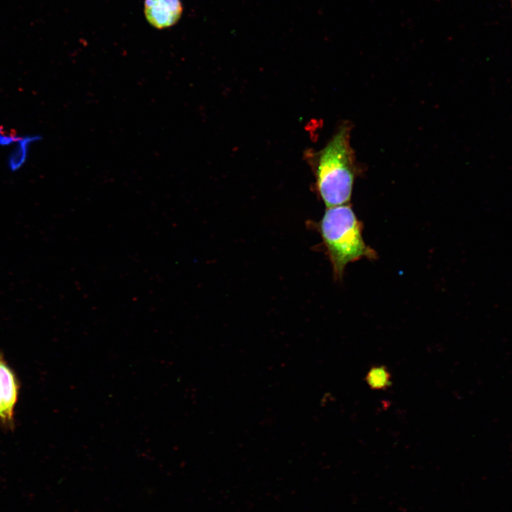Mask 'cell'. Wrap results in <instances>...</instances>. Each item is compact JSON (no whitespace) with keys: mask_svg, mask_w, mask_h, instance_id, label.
<instances>
[{"mask_svg":"<svg viewBox=\"0 0 512 512\" xmlns=\"http://www.w3.org/2000/svg\"><path fill=\"white\" fill-rule=\"evenodd\" d=\"M351 130V124L343 123L316 154V186L326 208L348 204L351 198L358 167L350 144Z\"/></svg>","mask_w":512,"mask_h":512,"instance_id":"obj_1","label":"cell"},{"mask_svg":"<svg viewBox=\"0 0 512 512\" xmlns=\"http://www.w3.org/2000/svg\"><path fill=\"white\" fill-rule=\"evenodd\" d=\"M319 230L336 279H342L349 263L376 257L375 250L364 242L362 223L349 203L327 208Z\"/></svg>","mask_w":512,"mask_h":512,"instance_id":"obj_2","label":"cell"},{"mask_svg":"<svg viewBox=\"0 0 512 512\" xmlns=\"http://www.w3.org/2000/svg\"><path fill=\"white\" fill-rule=\"evenodd\" d=\"M18 394L16 377L0 353V420L5 425L13 422Z\"/></svg>","mask_w":512,"mask_h":512,"instance_id":"obj_3","label":"cell"},{"mask_svg":"<svg viewBox=\"0 0 512 512\" xmlns=\"http://www.w3.org/2000/svg\"><path fill=\"white\" fill-rule=\"evenodd\" d=\"M181 0H145L144 14L147 21L158 29L176 24L182 14Z\"/></svg>","mask_w":512,"mask_h":512,"instance_id":"obj_4","label":"cell"},{"mask_svg":"<svg viewBox=\"0 0 512 512\" xmlns=\"http://www.w3.org/2000/svg\"><path fill=\"white\" fill-rule=\"evenodd\" d=\"M41 136L38 134H29L22 136L19 141L14 144L7 158L9 169L15 172L21 169L27 161L31 145L40 141Z\"/></svg>","mask_w":512,"mask_h":512,"instance_id":"obj_5","label":"cell"},{"mask_svg":"<svg viewBox=\"0 0 512 512\" xmlns=\"http://www.w3.org/2000/svg\"><path fill=\"white\" fill-rule=\"evenodd\" d=\"M366 381L371 389L384 390L391 385V375L385 366H374L367 373Z\"/></svg>","mask_w":512,"mask_h":512,"instance_id":"obj_6","label":"cell"},{"mask_svg":"<svg viewBox=\"0 0 512 512\" xmlns=\"http://www.w3.org/2000/svg\"><path fill=\"white\" fill-rule=\"evenodd\" d=\"M22 136L11 129L0 125V146H7L16 144Z\"/></svg>","mask_w":512,"mask_h":512,"instance_id":"obj_7","label":"cell"}]
</instances>
